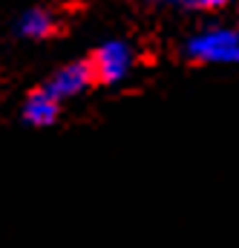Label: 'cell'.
Listing matches in <instances>:
<instances>
[{"mask_svg": "<svg viewBox=\"0 0 239 248\" xmlns=\"http://www.w3.org/2000/svg\"><path fill=\"white\" fill-rule=\"evenodd\" d=\"M234 6H239V0H190L187 3V12L216 15V12H225V9H234Z\"/></svg>", "mask_w": 239, "mask_h": 248, "instance_id": "6", "label": "cell"}, {"mask_svg": "<svg viewBox=\"0 0 239 248\" xmlns=\"http://www.w3.org/2000/svg\"><path fill=\"white\" fill-rule=\"evenodd\" d=\"M87 58L92 63L98 87H119L135 69V46L127 38H107Z\"/></svg>", "mask_w": 239, "mask_h": 248, "instance_id": "2", "label": "cell"}, {"mask_svg": "<svg viewBox=\"0 0 239 248\" xmlns=\"http://www.w3.org/2000/svg\"><path fill=\"white\" fill-rule=\"evenodd\" d=\"M12 32L17 41H26V44H44V41H52L60 32V17L55 9L49 6H26L15 23H12Z\"/></svg>", "mask_w": 239, "mask_h": 248, "instance_id": "4", "label": "cell"}, {"mask_svg": "<svg viewBox=\"0 0 239 248\" xmlns=\"http://www.w3.org/2000/svg\"><path fill=\"white\" fill-rule=\"evenodd\" d=\"M41 87L49 95H55L60 104H66V101H75L84 93L95 90L98 84H95V72H92L90 58H75V61H66V63H60V66H55L41 81Z\"/></svg>", "mask_w": 239, "mask_h": 248, "instance_id": "3", "label": "cell"}, {"mask_svg": "<svg viewBox=\"0 0 239 248\" xmlns=\"http://www.w3.org/2000/svg\"><path fill=\"white\" fill-rule=\"evenodd\" d=\"M60 113H63V104L55 95H49L41 84L32 87L20 101V122L26 127H32V130H44V127L58 124Z\"/></svg>", "mask_w": 239, "mask_h": 248, "instance_id": "5", "label": "cell"}, {"mask_svg": "<svg viewBox=\"0 0 239 248\" xmlns=\"http://www.w3.org/2000/svg\"><path fill=\"white\" fill-rule=\"evenodd\" d=\"M179 58L190 66H239V23L208 20L179 44Z\"/></svg>", "mask_w": 239, "mask_h": 248, "instance_id": "1", "label": "cell"}, {"mask_svg": "<svg viewBox=\"0 0 239 248\" xmlns=\"http://www.w3.org/2000/svg\"><path fill=\"white\" fill-rule=\"evenodd\" d=\"M144 6H153V9H184L187 12V3L190 0H141Z\"/></svg>", "mask_w": 239, "mask_h": 248, "instance_id": "7", "label": "cell"}]
</instances>
